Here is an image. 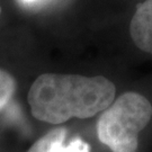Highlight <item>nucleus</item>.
Segmentation results:
<instances>
[{
  "mask_svg": "<svg viewBox=\"0 0 152 152\" xmlns=\"http://www.w3.org/2000/svg\"><path fill=\"white\" fill-rule=\"evenodd\" d=\"M116 88L103 76L43 73L32 83L27 102L32 115L49 124L89 118L114 102Z\"/></svg>",
  "mask_w": 152,
  "mask_h": 152,
  "instance_id": "obj_1",
  "label": "nucleus"
},
{
  "mask_svg": "<svg viewBox=\"0 0 152 152\" xmlns=\"http://www.w3.org/2000/svg\"><path fill=\"white\" fill-rule=\"evenodd\" d=\"M152 105L144 96L134 91L125 92L99 116L97 136L113 152H135L139 133L151 120Z\"/></svg>",
  "mask_w": 152,
  "mask_h": 152,
  "instance_id": "obj_2",
  "label": "nucleus"
},
{
  "mask_svg": "<svg viewBox=\"0 0 152 152\" xmlns=\"http://www.w3.org/2000/svg\"><path fill=\"white\" fill-rule=\"evenodd\" d=\"M130 34L136 46L152 56V0L137 5L130 24Z\"/></svg>",
  "mask_w": 152,
  "mask_h": 152,
  "instance_id": "obj_3",
  "label": "nucleus"
},
{
  "mask_svg": "<svg viewBox=\"0 0 152 152\" xmlns=\"http://www.w3.org/2000/svg\"><path fill=\"white\" fill-rule=\"evenodd\" d=\"M66 129L64 127H56L45 135L39 137L37 141L29 148L27 152H52L54 145L60 141H65Z\"/></svg>",
  "mask_w": 152,
  "mask_h": 152,
  "instance_id": "obj_4",
  "label": "nucleus"
},
{
  "mask_svg": "<svg viewBox=\"0 0 152 152\" xmlns=\"http://www.w3.org/2000/svg\"><path fill=\"white\" fill-rule=\"evenodd\" d=\"M17 89L16 79L9 72L0 69V112L11 100Z\"/></svg>",
  "mask_w": 152,
  "mask_h": 152,
  "instance_id": "obj_5",
  "label": "nucleus"
},
{
  "mask_svg": "<svg viewBox=\"0 0 152 152\" xmlns=\"http://www.w3.org/2000/svg\"><path fill=\"white\" fill-rule=\"evenodd\" d=\"M52 152H90V145L81 139L77 137L68 145H64V141L58 142Z\"/></svg>",
  "mask_w": 152,
  "mask_h": 152,
  "instance_id": "obj_6",
  "label": "nucleus"
},
{
  "mask_svg": "<svg viewBox=\"0 0 152 152\" xmlns=\"http://www.w3.org/2000/svg\"><path fill=\"white\" fill-rule=\"evenodd\" d=\"M23 1H25V2H33V1H36V0H23Z\"/></svg>",
  "mask_w": 152,
  "mask_h": 152,
  "instance_id": "obj_7",
  "label": "nucleus"
},
{
  "mask_svg": "<svg viewBox=\"0 0 152 152\" xmlns=\"http://www.w3.org/2000/svg\"><path fill=\"white\" fill-rule=\"evenodd\" d=\"M0 15H1V7H0Z\"/></svg>",
  "mask_w": 152,
  "mask_h": 152,
  "instance_id": "obj_8",
  "label": "nucleus"
}]
</instances>
